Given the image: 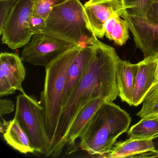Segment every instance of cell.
I'll use <instances>...</instances> for the list:
<instances>
[{"instance_id":"cell-1","label":"cell","mask_w":158,"mask_h":158,"mask_svg":"<svg viewBox=\"0 0 158 158\" xmlns=\"http://www.w3.org/2000/svg\"><path fill=\"white\" fill-rule=\"evenodd\" d=\"M93 53L80 81L62 110L54 138L46 157H59L64 136L72 121L89 102L101 98L113 102L119 95L116 76L120 59L115 49L94 38L90 42Z\"/></svg>"},{"instance_id":"cell-2","label":"cell","mask_w":158,"mask_h":158,"mask_svg":"<svg viewBox=\"0 0 158 158\" xmlns=\"http://www.w3.org/2000/svg\"><path fill=\"white\" fill-rule=\"evenodd\" d=\"M131 120L129 114L113 102H104L79 138V147L89 155L103 157L127 131Z\"/></svg>"},{"instance_id":"cell-3","label":"cell","mask_w":158,"mask_h":158,"mask_svg":"<svg viewBox=\"0 0 158 158\" xmlns=\"http://www.w3.org/2000/svg\"><path fill=\"white\" fill-rule=\"evenodd\" d=\"M83 46L78 45L65 51L45 67V82L40 103L44 110L46 129L51 141L55 135L61 114L67 71Z\"/></svg>"},{"instance_id":"cell-4","label":"cell","mask_w":158,"mask_h":158,"mask_svg":"<svg viewBox=\"0 0 158 158\" xmlns=\"http://www.w3.org/2000/svg\"><path fill=\"white\" fill-rule=\"evenodd\" d=\"M42 32L83 46L90 45L91 40L97 37L89 25L84 5L79 0H67L54 7Z\"/></svg>"},{"instance_id":"cell-5","label":"cell","mask_w":158,"mask_h":158,"mask_svg":"<svg viewBox=\"0 0 158 158\" xmlns=\"http://www.w3.org/2000/svg\"><path fill=\"white\" fill-rule=\"evenodd\" d=\"M15 117L29 137L36 152L46 155L51 140L46 129L44 110L40 102L25 93L16 97Z\"/></svg>"},{"instance_id":"cell-6","label":"cell","mask_w":158,"mask_h":158,"mask_svg":"<svg viewBox=\"0 0 158 158\" xmlns=\"http://www.w3.org/2000/svg\"><path fill=\"white\" fill-rule=\"evenodd\" d=\"M35 2V0H18L0 30L2 42L11 49L24 47L34 35L30 30L29 22Z\"/></svg>"},{"instance_id":"cell-7","label":"cell","mask_w":158,"mask_h":158,"mask_svg":"<svg viewBox=\"0 0 158 158\" xmlns=\"http://www.w3.org/2000/svg\"><path fill=\"white\" fill-rule=\"evenodd\" d=\"M77 45L60 37L41 32L34 34L23 47L21 58L25 62L46 67L65 51Z\"/></svg>"},{"instance_id":"cell-8","label":"cell","mask_w":158,"mask_h":158,"mask_svg":"<svg viewBox=\"0 0 158 158\" xmlns=\"http://www.w3.org/2000/svg\"><path fill=\"white\" fill-rule=\"evenodd\" d=\"M121 17L126 21L136 47L143 52L144 58H158V23L130 14L126 11Z\"/></svg>"},{"instance_id":"cell-9","label":"cell","mask_w":158,"mask_h":158,"mask_svg":"<svg viewBox=\"0 0 158 158\" xmlns=\"http://www.w3.org/2000/svg\"><path fill=\"white\" fill-rule=\"evenodd\" d=\"M21 57L15 53L1 52L0 54V97L12 95L16 90L25 93L23 83L26 69Z\"/></svg>"},{"instance_id":"cell-10","label":"cell","mask_w":158,"mask_h":158,"mask_svg":"<svg viewBox=\"0 0 158 158\" xmlns=\"http://www.w3.org/2000/svg\"><path fill=\"white\" fill-rule=\"evenodd\" d=\"M84 7L93 34L100 39L105 35L104 26L107 20L114 15L121 17L127 10L123 0H89Z\"/></svg>"},{"instance_id":"cell-11","label":"cell","mask_w":158,"mask_h":158,"mask_svg":"<svg viewBox=\"0 0 158 158\" xmlns=\"http://www.w3.org/2000/svg\"><path fill=\"white\" fill-rule=\"evenodd\" d=\"M106 101L101 98L94 99L89 102L79 111L72 121L62 144V150L67 147V154L77 149L76 140L80 138L91 121L99 108Z\"/></svg>"},{"instance_id":"cell-12","label":"cell","mask_w":158,"mask_h":158,"mask_svg":"<svg viewBox=\"0 0 158 158\" xmlns=\"http://www.w3.org/2000/svg\"><path fill=\"white\" fill-rule=\"evenodd\" d=\"M137 64V72L132 97V106L135 107L142 103L145 96L155 83L158 58H144Z\"/></svg>"},{"instance_id":"cell-13","label":"cell","mask_w":158,"mask_h":158,"mask_svg":"<svg viewBox=\"0 0 158 158\" xmlns=\"http://www.w3.org/2000/svg\"><path fill=\"white\" fill-rule=\"evenodd\" d=\"M93 53L92 45L83 46L69 66L62 100V110L80 81Z\"/></svg>"},{"instance_id":"cell-14","label":"cell","mask_w":158,"mask_h":158,"mask_svg":"<svg viewBox=\"0 0 158 158\" xmlns=\"http://www.w3.org/2000/svg\"><path fill=\"white\" fill-rule=\"evenodd\" d=\"M138 70L137 64H134L121 59L117 61L116 76L117 87L122 101L132 106V97Z\"/></svg>"},{"instance_id":"cell-15","label":"cell","mask_w":158,"mask_h":158,"mask_svg":"<svg viewBox=\"0 0 158 158\" xmlns=\"http://www.w3.org/2000/svg\"><path fill=\"white\" fill-rule=\"evenodd\" d=\"M152 138L135 139L130 138L124 141L115 143L110 152L104 158H133L134 156L148 152L154 151Z\"/></svg>"},{"instance_id":"cell-16","label":"cell","mask_w":158,"mask_h":158,"mask_svg":"<svg viewBox=\"0 0 158 158\" xmlns=\"http://www.w3.org/2000/svg\"><path fill=\"white\" fill-rule=\"evenodd\" d=\"M3 136L9 146L21 153L27 154L36 152L30 138L15 117L7 124Z\"/></svg>"},{"instance_id":"cell-17","label":"cell","mask_w":158,"mask_h":158,"mask_svg":"<svg viewBox=\"0 0 158 158\" xmlns=\"http://www.w3.org/2000/svg\"><path fill=\"white\" fill-rule=\"evenodd\" d=\"M104 31L105 36L118 46L124 45L129 38L128 25L126 21L118 15H114L107 20L104 26Z\"/></svg>"},{"instance_id":"cell-18","label":"cell","mask_w":158,"mask_h":158,"mask_svg":"<svg viewBox=\"0 0 158 158\" xmlns=\"http://www.w3.org/2000/svg\"><path fill=\"white\" fill-rule=\"evenodd\" d=\"M129 137L135 139H149L158 135V116L143 118L131 127L127 133Z\"/></svg>"},{"instance_id":"cell-19","label":"cell","mask_w":158,"mask_h":158,"mask_svg":"<svg viewBox=\"0 0 158 158\" xmlns=\"http://www.w3.org/2000/svg\"><path fill=\"white\" fill-rule=\"evenodd\" d=\"M141 110L136 115L141 118L158 116V82L149 90L143 100Z\"/></svg>"},{"instance_id":"cell-20","label":"cell","mask_w":158,"mask_h":158,"mask_svg":"<svg viewBox=\"0 0 158 158\" xmlns=\"http://www.w3.org/2000/svg\"><path fill=\"white\" fill-rule=\"evenodd\" d=\"M157 0H123L128 13L144 18H146L150 7Z\"/></svg>"},{"instance_id":"cell-21","label":"cell","mask_w":158,"mask_h":158,"mask_svg":"<svg viewBox=\"0 0 158 158\" xmlns=\"http://www.w3.org/2000/svg\"><path fill=\"white\" fill-rule=\"evenodd\" d=\"M67 0H35L33 15H38L47 19L54 7Z\"/></svg>"},{"instance_id":"cell-22","label":"cell","mask_w":158,"mask_h":158,"mask_svg":"<svg viewBox=\"0 0 158 158\" xmlns=\"http://www.w3.org/2000/svg\"><path fill=\"white\" fill-rule=\"evenodd\" d=\"M18 0H0V30Z\"/></svg>"},{"instance_id":"cell-23","label":"cell","mask_w":158,"mask_h":158,"mask_svg":"<svg viewBox=\"0 0 158 158\" xmlns=\"http://www.w3.org/2000/svg\"><path fill=\"white\" fill-rule=\"evenodd\" d=\"M47 26V19L38 15H33L29 22V27L33 35L41 33Z\"/></svg>"},{"instance_id":"cell-24","label":"cell","mask_w":158,"mask_h":158,"mask_svg":"<svg viewBox=\"0 0 158 158\" xmlns=\"http://www.w3.org/2000/svg\"><path fill=\"white\" fill-rule=\"evenodd\" d=\"M15 110V104L11 100L1 99L0 100V114L2 115L12 112Z\"/></svg>"},{"instance_id":"cell-25","label":"cell","mask_w":158,"mask_h":158,"mask_svg":"<svg viewBox=\"0 0 158 158\" xmlns=\"http://www.w3.org/2000/svg\"><path fill=\"white\" fill-rule=\"evenodd\" d=\"M146 18L151 22L158 23V1L153 2L150 7Z\"/></svg>"},{"instance_id":"cell-26","label":"cell","mask_w":158,"mask_h":158,"mask_svg":"<svg viewBox=\"0 0 158 158\" xmlns=\"http://www.w3.org/2000/svg\"><path fill=\"white\" fill-rule=\"evenodd\" d=\"M154 145V150L148 152L134 156L133 158H156L158 157V135L152 138Z\"/></svg>"},{"instance_id":"cell-27","label":"cell","mask_w":158,"mask_h":158,"mask_svg":"<svg viewBox=\"0 0 158 158\" xmlns=\"http://www.w3.org/2000/svg\"><path fill=\"white\" fill-rule=\"evenodd\" d=\"M155 81L154 84H156V83L158 82V64L157 65V69H156V72H155Z\"/></svg>"},{"instance_id":"cell-28","label":"cell","mask_w":158,"mask_h":158,"mask_svg":"<svg viewBox=\"0 0 158 158\" xmlns=\"http://www.w3.org/2000/svg\"><path fill=\"white\" fill-rule=\"evenodd\" d=\"M157 1H158V0H157V1H156V2H157Z\"/></svg>"}]
</instances>
